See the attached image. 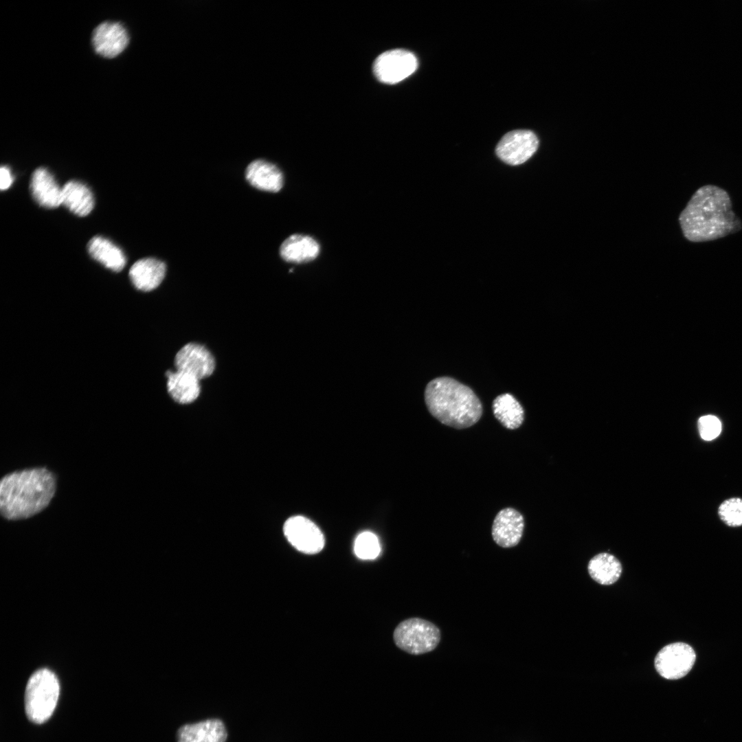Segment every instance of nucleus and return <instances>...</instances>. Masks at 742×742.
<instances>
[{
	"instance_id": "f257e3e1",
	"label": "nucleus",
	"mask_w": 742,
	"mask_h": 742,
	"mask_svg": "<svg viewBox=\"0 0 742 742\" xmlns=\"http://www.w3.org/2000/svg\"><path fill=\"white\" fill-rule=\"evenodd\" d=\"M679 222L684 237L694 243L717 240L741 229L732 210L728 193L714 186H701L681 212Z\"/></svg>"
},
{
	"instance_id": "f03ea898",
	"label": "nucleus",
	"mask_w": 742,
	"mask_h": 742,
	"mask_svg": "<svg viewBox=\"0 0 742 742\" xmlns=\"http://www.w3.org/2000/svg\"><path fill=\"white\" fill-rule=\"evenodd\" d=\"M56 491V480L45 468L13 472L3 477L0 484V508L10 520L30 517L43 510Z\"/></svg>"
},
{
	"instance_id": "7ed1b4c3",
	"label": "nucleus",
	"mask_w": 742,
	"mask_h": 742,
	"mask_svg": "<svg viewBox=\"0 0 742 742\" xmlns=\"http://www.w3.org/2000/svg\"><path fill=\"white\" fill-rule=\"evenodd\" d=\"M425 401L429 413L443 425L465 429L481 418L482 405L467 385L449 376L431 380L425 390Z\"/></svg>"
},
{
	"instance_id": "20e7f679",
	"label": "nucleus",
	"mask_w": 742,
	"mask_h": 742,
	"mask_svg": "<svg viewBox=\"0 0 742 742\" xmlns=\"http://www.w3.org/2000/svg\"><path fill=\"white\" fill-rule=\"evenodd\" d=\"M60 694L56 675L47 668L35 671L30 677L25 692V710L28 719L43 723L52 715Z\"/></svg>"
},
{
	"instance_id": "39448f33",
	"label": "nucleus",
	"mask_w": 742,
	"mask_h": 742,
	"mask_svg": "<svg viewBox=\"0 0 742 742\" xmlns=\"http://www.w3.org/2000/svg\"><path fill=\"white\" fill-rule=\"evenodd\" d=\"M393 638L395 644L401 650L410 654L420 655L436 649L440 640V632L432 622L419 618H412L398 625Z\"/></svg>"
},
{
	"instance_id": "423d86ee",
	"label": "nucleus",
	"mask_w": 742,
	"mask_h": 742,
	"mask_svg": "<svg viewBox=\"0 0 742 742\" xmlns=\"http://www.w3.org/2000/svg\"><path fill=\"white\" fill-rule=\"evenodd\" d=\"M696 653L691 646L684 642H674L664 647L654 660L655 668L666 679H679L692 669Z\"/></svg>"
},
{
	"instance_id": "0eeeda50",
	"label": "nucleus",
	"mask_w": 742,
	"mask_h": 742,
	"mask_svg": "<svg viewBox=\"0 0 742 742\" xmlns=\"http://www.w3.org/2000/svg\"><path fill=\"white\" fill-rule=\"evenodd\" d=\"M418 67V60L411 52L396 49L380 54L374 63V73L377 79L384 83H398L410 75Z\"/></svg>"
},
{
	"instance_id": "6e6552de",
	"label": "nucleus",
	"mask_w": 742,
	"mask_h": 742,
	"mask_svg": "<svg viewBox=\"0 0 742 742\" xmlns=\"http://www.w3.org/2000/svg\"><path fill=\"white\" fill-rule=\"evenodd\" d=\"M283 531L289 542L302 553L315 554L324 546L322 532L312 521L303 516L289 518L284 523Z\"/></svg>"
},
{
	"instance_id": "1a4fd4ad",
	"label": "nucleus",
	"mask_w": 742,
	"mask_h": 742,
	"mask_svg": "<svg viewBox=\"0 0 742 742\" xmlns=\"http://www.w3.org/2000/svg\"><path fill=\"white\" fill-rule=\"evenodd\" d=\"M539 141L536 135L528 130H515L505 134L495 149L497 157L513 166L529 159L536 152Z\"/></svg>"
},
{
	"instance_id": "9d476101",
	"label": "nucleus",
	"mask_w": 742,
	"mask_h": 742,
	"mask_svg": "<svg viewBox=\"0 0 742 742\" xmlns=\"http://www.w3.org/2000/svg\"><path fill=\"white\" fill-rule=\"evenodd\" d=\"M177 370L187 372L199 380L210 376L215 369V359L204 346L190 342L182 346L175 357Z\"/></svg>"
},
{
	"instance_id": "9b49d317",
	"label": "nucleus",
	"mask_w": 742,
	"mask_h": 742,
	"mask_svg": "<svg viewBox=\"0 0 742 742\" xmlns=\"http://www.w3.org/2000/svg\"><path fill=\"white\" fill-rule=\"evenodd\" d=\"M128 42L127 30L119 22H103L93 32L94 49L98 54L105 58H111L118 56L125 49Z\"/></svg>"
},
{
	"instance_id": "f8f14e48",
	"label": "nucleus",
	"mask_w": 742,
	"mask_h": 742,
	"mask_svg": "<svg viewBox=\"0 0 742 742\" xmlns=\"http://www.w3.org/2000/svg\"><path fill=\"white\" fill-rule=\"evenodd\" d=\"M524 528V518L517 510L505 508L496 515L492 526L494 541L502 548H512L520 541Z\"/></svg>"
},
{
	"instance_id": "ddd939ff",
	"label": "nucleus",
	"mask_w": 742,
	"mask_h": 742,
	"mask_svg": "<svg viewBox=\"0 0 742 742\" xmlns=\"http://www.w3.org/2000/svg\"><path fill=\"white\" fill-rule=\"evenodd\" d=\"M30 190L33 199L43 207L55 208L62 204V188L45 168L40 167L33 172Z\"/></svg>"
},
{
	"instance_id": "4468645a",
	"label": "nucleus",
	"mask_w": 742,
	"mask_h": 742,
	"mask_svg": "<svg viewBox=\"0 0 742 742\" xmlns=\"http://www.w3.org/2000/svg\"><path fill=\"white\" fill-rule=\"evenodd\" d=\"M245 177L251 186L262 191L279 192L284 183L280 169L265 159H256L249 164Z\"/></svg>"
},
{
	"instance_id": "2eb2a0df",
	"label": "nucleus",
	"mask_w": 742,
	"mask_h": 742,
	"mask_svg": "<svg viewBox=\"0 0 742 742\" xmlns=\"http://www.w3.org/2000/svg\"><path fill=\"white\" fill-rule=\"evenodd\" d=\"M166 272L164 262L155 258H144L136 261L129 270L133 284L142 291H150L158 287Z\"/></svg>"
},
{
	"instance_id": "dca6fc26",
	"label": "nucleus",
	"mask_w": 742,
	"mask_h": 742,
	"mask_svg": "<svg viewBox=\"0 0 742 742\" xmlns=\"http://www.w3.org/2000/svg\"><path fill=\"white\" fill-rule=\"evenodd\" d=\"M227 737L223 722L217 719L183 725L177 732V742H225Z\"/></svg>"
},
{
	"instance_id": "f3484780",
	"label": "nucleus",
	"mask_w": 742,
	"mask_h": 742,
	"mask_svg": "<svg viewBox=\"0 0 742 742\" xmlns=\"http://www.w3.org/2000/svg\"><path fill=\"white\" fill-rule=\"evenodd\" d=\"M320 246L313 237L295 234L286 238L280 247L281 258L289 262L303 263L315 259Z\"/></svg>"
},
{
	"instance_id": "a211bd4d",
	"label": "nucleus",
	"mask_w": 742,
	"mask_h": 742,
	"mask_svg": "<svg viewBox=\"0 0 742 742\" xmlns=\"http://www.w3.org/2000/svg\"><path fill=\"white\" fill-rule=\"evenodd\" d=\"M167 390L171 398L180 404H188L194 401L200 394L199 379L195 376L179 370H168Z\"/></svg>"
},
{
	"instance_id": "6ab92c4d",
	"label": "nucleus",
	"mask_w": 742,
	"mask_h": 742,
	"mask_svg": "<svg viewBox=\"0 0 742 742\" xmlns=\"http://www.w3.org/2000/svg\"><path fill=\"white\" fill-rule=\"evenodd\" d=\"M62 204L73 214L85 216L92 211L94 198L86 185L71 180L62 187Z\"/></svg>"
},
{
	"instance_id": "aec40b11",
	"label": "nucleus",
	"mask_w": 742,
	"mask_h": 742,
	"mask_svg": "<svg viewBox=\"0 0 742 742\" xmlns=\"http://www.w3.org/2000/svg\"><path fill=\"white\" fill-rule=\"evenodd\" d=\"M87 249L94 260L113 271H122L126 265V256L123 251L104 237H93L88 243Z\"/></svg>"
},
{
	"instance_id": "412c9836",
	"label": "nucleus",
	"mask_w": 742,
	"mask_h": 742,
	"mask_svg": "<svg viewBox=\"0 0 742 742\" xmlns=\"http://www.w3.org/2000/svg\"><path fill=\"white\" fill-rule=\"evenodd\" d=\"M589 576L596 583L609 585L616 583L622 574V564L613 554L601 552L593 556L587 565Z\"/></svg>"
},
{
	"instance_id": "4be33fe9",
	"label": "nucleus",
	"mask_w": 742,
	"mask_h": 742,
	"mask_svg": "<svg viewBox=\"0 0 742 742\" xmlns=\"http://www.w3.org/2000/svg\"><path fill=\"white\" fill-rule=\"evenodd\" d=\"M492 409L496 419L508 429H517L524 422V408L510 394L497 396L493 402Z\"/></svg>"
},
{
	"instance_id": "5701e85b",
	"label": "nucleus",
	"mask_w": 742,
	"mask_h": 742,
	"mask_svg": "<svg viewBox=\"0 0 742 742\" xmlns=\"http://www.w3.org/2000/svg\"><path fill=\"white\" fill-rule=\"evenodd\" d=\"M354 551L356 556L361 559H376L381 552L378 537L369 531L360 533L355 539Z\"/></svg>"
},
{
	"instance_id": "b1692460",
	"label": "nucleus",
	"mask_w": 742,
	"mask_h": 742,
	"mask_svg": "<svg viewBox=\"0 0 742 742\" xmlns=\"http://www.w3.org/2000/svg\"><path fill=\"white\" fill-rule=\"evenodd\" d=\"M719 519L728 526H742V499L730 497L722 502L718 507Z\"/></svg>"
},
{
	"instance_id": "393cba45",
	"label": "nucleus",
	"mask_w": 742,
	"mask_h": 742,
	"mask_svg": "<svg viewBox=\"0 0 742 742\" xmlns=\"http://www.w3.org/2000/svg\"><path fill=\"white\" fill-rule=\"evenodd\" d=\"M698 430L701 438L706 441L715 439L721 431L720 420L713 415L701 416L697 422Z\"/></svg>"
},
{
	"instance_id": "a878e982",
	"label": "nucleus",
	"mask_w": 742,
	"mask_h": 742,
	"mask_svg": "<svg viewBox=\"0 0 742 742\" xmlns=\"http://www.w3.org/2000/svg\"><path fill=\"white\" fill-rule=\"evenodd\" d=\"M13 182V177L10 170L6 166H2L0 169V188L1 190L8 189Z\"/></svg>"
}]
</instances>
